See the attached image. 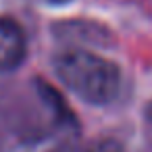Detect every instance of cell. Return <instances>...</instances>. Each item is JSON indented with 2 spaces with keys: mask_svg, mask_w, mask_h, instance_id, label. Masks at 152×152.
Returning a JSON list of instances; mask_svg holds the SVG:
<instances>
[{
  "mask_svg": "<svg viewBox=\"0 0 152 152\" xmlns=\"http://www.w3.org/2000/svg\"><path fill=\"white\" fill-rule=\"evenodd\" d=\"M58 79L79 98L92 104L115 100L121 83L119 67L90 50H67L54 63Z\"/></svg>",
  "mask_w": 152,
  "mask_h": 152,
  "instance_id": "6da1fadb",
  "label": "cell"
},
{
  "mask_svg": "<svg viewBox=\"0 0 152 152\" xmlns=\"http://www.w3.org/2000/svg\"><path fill=\"white\" fill-rule=\"evenodd\" d=\"M27 54V40L19 23L0 17V71H15L23 65Z\"/></svg>",
  "mask_w": 152,
  "mask_h": 152,
  "instance_id": "7a4b0ae2",
  "label": "cell"
},
{
  "mask_svg": "<svg viewBox=\"0 0 152 152\" xmlns=\"http://www.w3.org/2000/svg\"><path fill=\"white\" fill-rule=\"evenodd\" d=\"M83 152H125V148L115 140H98V142L90 144Z\"/></svg>",
  "mask_w": 152,
  "mask_h": 152,
  "instance_id": "3957f363",
  "label": "cell"
}]
</instances>
